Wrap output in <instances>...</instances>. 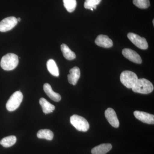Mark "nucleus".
Segmentation results:
<instances>
[{
  "instance_id": "obj_1",
  "label": "nucleus",
  "mask_w": 154,
  "mask_h": 154,
  "mask_svg": "<svg viewBox=\"0 0 154 154\" xmlns=\"http://www.w3.org/2000/svg\"><path fill=\"white\" fill-rule=\"evenodd\" d=\"M132 90L135 93L147 94L153 91L154 86L149 80L145 79H138Z\"/></svg>"
},
{
  "instance_id": "obj_2",
  "label": "nucleus",
  "mask_w": 154,
  "mask_h": 154,
  "mask_svg": "<svg viewBox=\"0 0 154 154\" xmlns=\"http://www.w3.org/2000/svg\"><path fill=\"white\" fill-rule=\"evenodd\" d=\"M19 64V58L15 54L9 53L3 56L1 61V66L6 71L16 68Z\"/></svg>"
},
{
  "instance_id": "obj_3",
  "label": "nucleus",
  "mask_w": 154,
  "mask_h": 154,
  "mask_svg": "<svg viewBox=\"0 0 154 154\" xmlns=\"http://www.w3.org/2000/svg\"><path fill=\"white\" fill-rule=\"evenodd\" d=\"M138 79L137 75L130 71H124L120 75L121 82L128 89H132L137 82Z\"/></svg>"
},
{
  "instance_id": "obj_4",
  "label": "nucleus",
  "mask_w": 154,
  "mask_h": 154,
  "mask_svg": "<svg viewBox=\"0 0 154 154\" xmlns=\"http://www.w3.org/2000/svg\"><path fill=\"white\" fill-rule=\"evenodd\" d=\"M71 124L79 131L86 132L90 128V125L86 119L80 116L73 115L70 119Z\"/></svg>"
},
{
  "instance_id": "obj_5",
  "label": "nucleus",
  "mask_w": 154,
  "mask_h": 154,
  "mask_svg": "<svg viewBox=\"0 0 154 154\" xmlns=\"http://www.w3.org/2000/svg\"><path fill=\"white\" fill-rule=\"evenodd\" d=\"M23 96L22 92L17 91L10 97L6 104V108L9 111L17 110L22 103Z\"/></svg>"
},
{
  "instance_id": "obj_6",
  "label": "nucleus",
  "mask_w": 154,
  "mask_h": 154,
  "mask_svg": "<svg viewBox=\"0 0 154 154\" xmlns=\"http://www.w3.org/2000/svg\"><path fill=\"white\" fill-rule=\"evenodd\" d=\"M128 38L138 48L145 50L148 48V44L146 38L133 33L128 34Z\"/></svg>"
},
{
  "instance_id": "obj_7",
  "label": "nucleus",
  "mask_w": 154,
  "mask_h": 154,
  "mask_svg": "<svg viewBox=\"0 0 154 154\" xmlns=\"http://www.w3.org/2000/svg\"><path fill=\"white\" fill-rule=\"evenodd\" d=\"M18 23L17 19L14 17H7L0 22V31L7 32L12 30Z\"/></svg>"
},
{
  "instance_id": "obj_8",
  "label": "nucleus",
  "mask_w": 154,
  "mask_h": 154,
  "mask_svg": "<svg viewBox=\"0 0 154 154\" xmlns=\"http://www.w3.org/2000/svg\"><path fill=\"white\" fill-rule=\"evenodd\" d=\"M122 55L128 60L135 63L141 64L142 62L139 54L134 51L130 48H124L122 51Z\"/></svg>"
},
{
  "instance_id": "obj_9",
  "label": "nucleus",
  "mask_w": 154,
  "mask_h": 154,
  "mask_svg": "<svg viewBox=\"0 0 154 154\" xmlns=\"http://www.w3.org/2000/svg\"><path fill=\"white\" fill-rule=\"evenodd\" d=\"M135 117L140 121L148 124H154V116L153 114L146 113L143 111L136 110L134 112Z\"/></svg>"
},
{
  "instance_id": "obj_10",
  "label": "nucleus",
  "mask_w": 154,
  "mask_h": 154,
  "mask_svg": "<svg viewBox=\"0 0 154 154\" xmlns=\"http://www.w3.org/2000/svg\"><path fill=\"white\" fill-rule=\"evenodd\" d=\"M105 116L107 121L112 126L118 128L119 122L115 110L111 108H107L105 111Z\"/></svg>"
},
{
  "instance_id": "obj_11",
  "label": "nucleus",
  "mask_w": 154,
  "mask_h": 154,
  "mask_svg": "<svg viewBox=\"0 0 154 154\" xmlns=\"http://www.w3.org/2000/svg\"><path fill=\"white\" fill-rule=\"evenodd\" d=\"M95 43L98 46L105 48H110L113 45V41L108 36L102 34L97 36Z\"/></svg>"
},
{
  "instance_id": "obj_12",
  "label": "nucleus",
  "mask_w": 154,
  "mask_h": 154,
  "mask_svg": "<svg viewBox=\"0 0 154 154\" xmlns=\"http://www.w3.org/2000/svg\"><path fill=\"white\" fill-rule=\"evenodd\" d=\"M69 74L68 75V80L69 84L75 85H76L78 81L81 76L80 69L77 66L70 69Z\"/></svg>"
},
{
  "instance_id": "obj_13",
  "label": "nucleus",
  "mask_w": 154,
  "mask_h": 154,
  "mask_svg": "<svg viewBox=\"0 0 154 154\" xmlns=\"http://www.w3.org/2000/svg\"><path fill=\"white\" fill-rule=\"evenodd\" d=\"M43 90L45 94L51 99L56 102L60 101L61 97L59 94L53 91L51 86L48 83H45L43 85Z\"/></svg>"
},
{
  "instance_id": "obj_14",
  "label": "nucleus",
  "mask_w": 154,
  "mask_h": 154,
  "mask_svg": "<svg viewBox=\"0 0 154 154\" xmlns=\"http://www.w3.org/2000/svg\"><path fill=\"white\" fill-rule=\"evenodd\" d=\"M110 143H103L94 147L91 150L92 154H106L112 149Z\"/></svg>"
},
{
  "instance_id": "obj_15",
  "label": "nucleus",
  "mask_w": 154,
  "mask_h": 154,
  "mask_svg": "<svg viewBox=\"0 0 154 154\" xmlns=\"http://www.w3.org/2000/svg\"><path fill=\"white\" fill-rule=\"evenodd\" d=\"M39 102L42 108L43 112L45 114L52 113L53 111L55 109V106L51 104L44 98H40Z\"/></svg>"
},
{
  "instance_id": "obj_16",
  "label": "nucleus",
  "mask_w": 154,
  "mask_h": 154,
  "mask_svg": "<svg viewBox=\"0 0 154 154\" xmlns=\"http://www.w3.org/2000/svg\"><path fill=\"white\" fill-rule=\"evenodd\" d=\"M61 50L63 56L68 60H72L75 58L76 55L75 53L72 51L66 44H62Z\"/></svg>"
},
{
  "instance_id": "obj_17",
  "label": "nucleus",
  "mask_w": 154,
  "mask_h": 154,
  "mask_svg": "<svg viewBox=\"0 0 154 154\" xmlns=\"http://www.w3.org/2000/svg\"><path fill=\"white\" fill-rule=\"evenodd\" d=\"M47 67L48 72L52 75L55 77L59 76V71L57 65L55 61L53 59H50L47 63Z\"/></svg>"
},
{
  "instance_id": "obj_18",
  "label": "nucleus",
  "mask_w": 154,
  "mask_h": 154,
  "mask_svg": "<svg viewBox=\"0 0 154 154\" xmlns=\"http://www.w3.org/2000/svg\"><path fill=\"white\" fill-rule=\"evenodd\" d=\"M17 141L16 136L14 135L4 137L1 141L0 144L5 148H9L14 146Z\"/></svg>"
},
{
  "instance_id": "obj_19",
  "label": "nucleus",
  "mask_w": 154,
  "mask_h": 154,
  "mask_svg": "<svg viewBox=\"0 0 154 154\" xmlns=\"http://www.w3.org/2000/svg\"><path fill=\"white\" fill-rule=\"evenodd\" d=\"M37 137L39 139H45L48 140H51L53 139L54 134L49 129H41L37 133Z\"/></svg>"
},
{
  "instance_id": "obj_20",
  "label": "nucleus",
  "mask_w": 154,
  "mask_h": 154,
  "mask_svg": "<svg viewBox=\"0 0 154 154\" xmlns=\"http://www.w3.org/2000/svg\"><path fill=\"white\" fill-rule=\"evenodd\" d=\"M63 5L67 11L72 13L75 11L77 6L76 0H63Z\"/></svg>"
},
{
  "instance_id": "obj_21",
  "label": "nucleus",
  "mask_w": 154,
  "mask_h": 154,
  "mask_svg": "<svg viewBox=\"0 0 154 154\" xmlns=\"http://www.w3.org/2000/svg\"><path fill=\"white\" fill-rule=\"evenodd\" d=\"M134 5L140 9H146L149 7L150 2L149 0H133Z\"/></svg>"
},
{
  "instance_id": "obj_22",
  "label": "nucleus",
  "mask_w": 154,
  "mask_h": 154,
  "mask_svg": "<svg viewBox=\"0 0 154 154\" xmlns=\"http://www.w3.org/2000/svg\"><path fill=\"white\" fill-rule=\"evenodd\" d=\"M102 0H86L84 4L85 8L96 9L97 6L101 2Z\"/></svg>"
},
{
  "instance_id": "obj_23",
  "label": "nucleus",
  "mask_w": 154,
  "mask_h": 154,
  "mask_svg": "<svg viewBox=\"0 0 154 154\" xmlns=\"http://www.w3.org/2000/svg\"><path fill=\"white\" fill-rule=\"evenodd\" d=\"M17 21H18V22H19L21 21V18H19L18 19H17Z\"/></svg>"
},
{
  "instance_id": "obj_24",
  "label": "nucleus",
  "mask_w": 154,
  "mask_h": 154,
  "mask_svg": "<svg viewBox=\"0 0 154 154\" xmlns=\"http://www.w3.org/2000/svg\"><path fill=\"white\" fill-rule=\"evenodd\" d=\"M91 11H94V9H93V8H91Z\"/></svg>"
},
{
  "instance_id": "obj_25",
  "label": "nucleus",
  "mask_w": 154,
  "mask_h": 154,
  "mask_svg": "<svg viewBox=\"0 0 154 154\" xmlns=\"http://www.w3.org/2000/svg\"><path fill=\"white\" fill-rule=\"evenodd\" d=\"M154 19H153V25H154Z\"/></svg>"
}]
</instances>
